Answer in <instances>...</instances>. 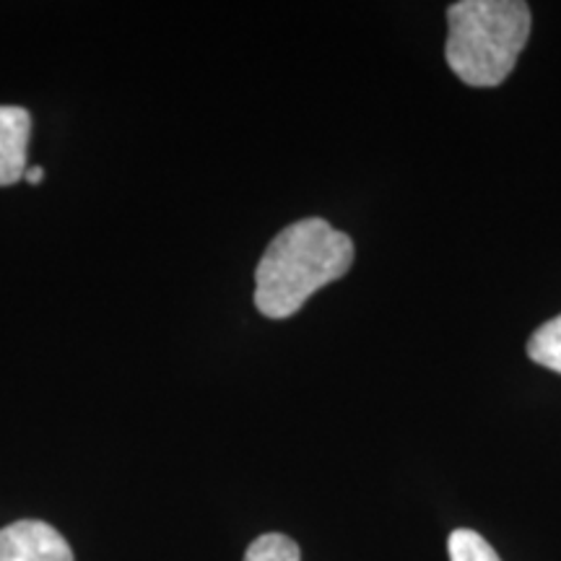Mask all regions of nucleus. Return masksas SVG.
Wrapping results in <instances>:
<instances>
[{
    "label": "nucleus",
    "instance_id": "nucleus-1",
    "mask_svg": "<svg viewBox=\"0 0 561 561\" xmlns=\"http://www.w3.org/2000/svg\"><path fill=\"white\" fill-rule=\"evenodd\" d=\"M354 265V242L325 219H301L263 252L255 271V307L271 320L297 314L322 286L346 276Z\"/></svg>",
    "mask_w": 561,
    "mask_h": 561
},
{
    "label": "nucleus",
    "instance_id": "nucleus-2",
    "mask_svg": "<svg viewBox=\"0 0 561 561\" xmlns=\"http://www.w3.org/2000/svg\"><path fill=\"white\" fill-rule=\"evenodd\" d=\"M447 66L462 83L500 87L530 37V9L523 0H460L447 11Z\"/></svg>",
    "mask_w": 561,
    "mask_h": 561
},
{
    "label": "nucleus",
    "instance_id": "nucleus-3",
    "mask_svg": "<svg viewBox=\"0 0 561 561\" xmlns=\"http://www.w3.org/2000/svg\"><path fill=\"white\" fill-rule=\"evenodd\" d=\"M0 561H73V551L53 525L19 520L0 530Z\"/></svg>",
    "mask_w": 561,
    "mask_h": 561
},
{
    "label": "nucleus",
    "instance_id": "nucleus-4",
    "mask_svg": "<svg viewBox=\"0 0 561 561\" xmlns=\"http://www.w3.org/2000/svg\"><path fill=\"white\" fill-rule=\"evenodd\" d=\"M32 117L21 107L0 104V187L24 180Z\"/></svg>",
    "mask_w": 561,
    "mask_h": 561
},
{
    "label": "nucleus",
    "instance_id": "nucleus-5",
    "mask_svg": "<svg viewBox=\"0 0 561 561\" xmlns=\"http://www.w3.org/2000/svg\"><path fill=\"white\" fill-rule=\"evenodd\" d=\"M528 356L536 364H541V367L561 375V314L530 335Z\"/></svg>",
    "mask_w": 561,
    "mask_h": 561
},
{
    "label": "nucleus",
    "instance_id": "nucleus-6",
    "mask_svg": "<svg viewBox=\"0 0 561 561\" xmlns=\"http://www.w3.org/2000/svg\"><path fill=\"white\" fill-rule=\"evenodd\" d=\"M244 561H301V551L284 533H265L250 543Z\"/></svg>",
    "mask_w": 561,
    "mask_h": 561
},
{
    "label": "nucleus",
    "instance_id": "nucleus-7",
    "mask_svg": "<svg viewBox=\"0 0 561 561\" xmlns=\"http://www.w3.org/2000/svg\"><path fill=\"white\" fill-rule=\"evenodd\" d=\"M447 549H450V561H502L486 538L468 528L455 530Z\"/></svg>",
    "mask_w": 561,
    "mask_h": 561
},
{
    "label": "nucleus",
    "instance_id": "nucleus-8",
    "mask_svg": "<svg viewBox=\"0 0 561 561\" xmlns=\"http://www.w3.org/2000/svg\"><path fill=\"white\" fill-rule=\"evenodd\" d=\"M24 180L30 182V185H39V182L45 180V170H42V167H30V170L24 172Z\"/></svg>",
    "mask_w": 561,
    "mask_h": 561
}]
</instances>
